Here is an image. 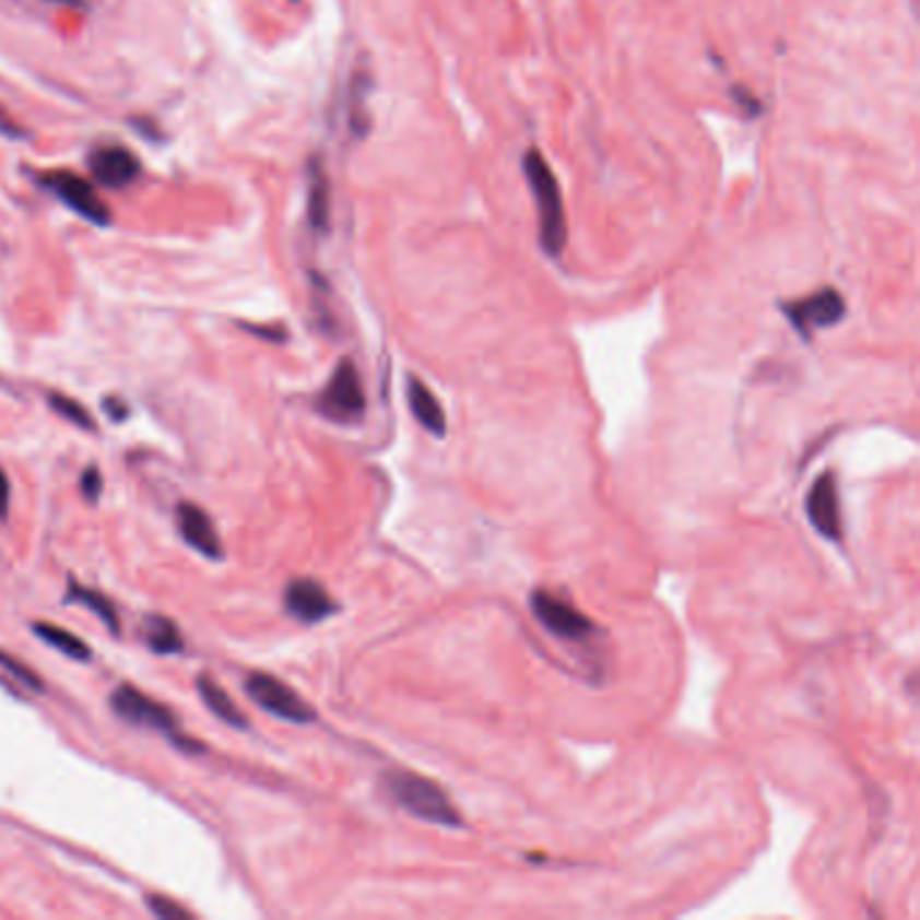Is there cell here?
Instances as JSON below:
<instances>
[{
  "mask_svg": "<svg viewBox=\"0 0 920 920\" xmlns=\"http://www.w3.org/2000/svg\"><path fill=\"white\" fill-rule=\"evenodd\" d=\"M82 488H84V497H87L90 503H97V497H101V488H103L101 470H97V468H87V470H84Z\"/></svg>",
  "mask_w": 920,
  "mask_h": 920,
  "instance_id": "obj_23",
  "label": "cell"
},
{
  "mask_svg": "<svg viewBox=\"0 0 920 920\" xmlns=\"http://www.w3.org/2000/svg\"><path fill=\"white\" fill-rule=\"evenodd\" d=\"M146 905H149V910L160 918H187V912H184L181 907L170 905V901L163 899V896H149Z\"/></svg>",
  "mask_w": 920,
  "mask_h": 920,
  "instance_id": "obj_22",
  "label": "cell"
},
{
  "mask_svg": "<svg viewBox=\"0 0 920 920\" xmlns=\"http://www.w3.org/2000/svg\"><path fill=\"white\" fill-rule=\"evenodd\" d=\"M178 529H181V538L187 540V545H192L205 559L220 562L224 556L222 540L220 534H216L214 521H211L209 514H205L203 508H198V505L184 503L181 508H178Z\"/></svg>",
  "mask_w": 920,
  "mask_h": 920,
  "instance_id": "obj_12",
  "label": "cell"
},
{
  "mask_svg": "<svg viewBox=\"0 0 920 920\" xmlns=\"http://www.w3.org/2000/svg\"><path fill=\"white\" fill-rule=\"evenodd\" d=\"M308 222L319 233L330 227V181L319 160L308 165Z\"/></svg>",
  "mask_w": 920,
  "mask_h": 920,
  "instance_id": "obj_14",
  "label": "cell"
},
{
  "mask_svg": "<svg viewBox=\"0 0 920 920\" xmlns=\"http://www.w3.org/2000/svg\"><path fill=\"white\" fill-rule=\"evenodd\" d=\"M529 608H532L534 618L545 626L554 637L567 642H586L594 635V624L586 618L583 613L575 611L559 597L549 594V591H532L529 594Z\"/></svg>",
  "mask_w": 920,
  "mask_h": 920,
  "instance_id": "obj_5",
  "label": "cell"
},
{
  "mask_svg": "<svg viewBox=\"0 0 920 920\" xmlns=\"http://www.w3.org/2000/svg\"><path fill=\"white\" fill-rule=\"evenodd\" d=\"M351 95H354V101H351V128H354L356 135H365V132H367V106H365L367 82H365V73H356L354 87H351Z\"/></svg>",
  "mask_w": 920,
  "mask_h": 920,
  "instance_id": "obj_20",
  "label": "cell"
},
{
  "mask_svg": "<svg viewBox=\"0 0 920 920\" xmlns=\"http://www.w3.org/2000/svg\"><path fill=\"white\" fill-rule=\"evenodd\" d=\"M111 707L122 721L132 723V727L157 729V732H174L176 727L174 712L165 710L157 701L143 697V694L132 686H119L117 692L111 694Z\"/></svg>",
  "mask_w": 920,
  "mask_h": 920,
  "instance_id": "obj_8",
  "label": "cell"
},
{
  "mask_svg": "<svg viewBox=\"0 0 920 920\" xmlns=\"http://www.w3.org/2000/svg\"><path fill=\"white\" fill-rule=\"evenodd\" d=\"M71 602H82L84 608H90L92 613L97 615V618L106 624V629H111L114 635H119V615L114 611L111 602L106 600L103 594H97V591H90V589H82V586L73 583L71 586V597H68Z\"/></svg>",
  "mask_w": 920,
  "mask_h": 920,
  "instance_id": "obj_18",
  "label": "cell"
},
{
  "mask_svg": "<svg viewBox=\"0 0 920 920\" xmlns=\"http://www.w3.org/2000/svg\"><path fill=\"white\" fill-rule=\"evenodd\" d=\"M524 176L534 200H538L540 246H543L549 257H559L567 244L565 203H562L559 181H556L554 170L549 168V163H545L538 149H529L524 154Z\"/></svg>",
  "mask_w": 920,
  "mask_h": 920,
  "instance_id": "obj_2",
  "label": "cell"
},
{
  "mask_svg": "<svg viewBox=\"0 0 920 920\" xmlns=\"http://www.w3.org/2000/svg\"><path fill=\"white\" fill-rule=\"evenodd\" d=\"M316 408L325 418L335 424H356L365 418V389L354 362L343 359L327 381L325 392L316 400Z\"/></svg>",
  "mask_w": 920,
  "mask_h": 920,
  "instance_id": "obj_3",
  "label": "cell"
},
{
  "mask_svg": "<svg viewBox=\"0 0 920 920\" xmlns=\"http://www.w3.org/2000/svg\"><path fill=\"white\" fill-rule=\"evenodd\" d=\"M804 510H807L810 524L821 538L839 543L842 540V510H839V488L837 475L831 470L821 473L810 486L807 499H804Z\"/></svg>",
  "mask_w": 920,
  "mask_h": 920,
  "instance_id": "obj_7",
  "label": "cell"
},
{
  "mask_svg": "<svg viewBox=\"0 0 920 920\" xmlns=\"http://www.w3.org/2000/svg\"><path fill=\"white\" fill-rule=\"evenodd\" d=\"M408 405H411V413L416 416V422L427 429L435 438H443L446 435V413H443L438 397L433 394V389L424 381H418L416 376L408 378Z\"/></svg>",
  "mask_w": 920,
  "mask_h": 920,
  "instance_id": "obj_13",
  "label": "cell"
},
{
  "mask_svg": "<svg viewBox=\"0 0 920 920\" xmlns=\"http://www.w3.org/2000/svg\"><path fill=\"white\" fill-rule=\"evenodd\" d=\"M384 791L397 807L405 810L413 818L443 826V829H464L457 804L429 778H422L411 769H392L384 775Z\"/></svg>",
  "mask_w": 920,
  "mask_h": 920,
  "instance_id": "obj_1",
  "label": "cell"
},
{
  "mask_svg": "<svg viewBox=\"0 0 920 920\" xmlns=\"http://www.w3.org/2000/svg\"><path fill=\"white\" fill-rule=\"evenodd\" d=\"M9 479L3 475V470H0V521L9 516Z\"/></svg>",
  "mask_w": 920,
  "mask_h": 920,
  "instance_id": "obj_24",
  "label": "cell"
},
{
  "mask_svg": "<svg viewBox=\"0 0 920 920\" xmlns=\"http://www.w3.org/2000/svg\"><path fill=\"white\" fill-rule=\"evenodd\" d=\"M49 402H51V408H55V411L60 413L62 418H68V422L76 424V427L87 429V433H95V422H92L90 413L84 411V408L79 405L76 400H71V397H62V394H51Z\"/></svg>",
  "mask_w": 920,
  "mask_h": 920,
  "instance_id": "obj_19",
  "label": "cell"
},
{
  "mask_svg": "<svg viewBox=\"0 0 920 920\" xmlns=\"http://www.w3.org/2000/svg\"><path fill=\"white\" fill-rule=\"evenodd\" d=\"M0 667H3L5 672H11V675H14L16 681L22 683V686L33 688V692H42V688H44L36 672L27 670L25 664H20V661H16L14 657H9V653H3V651H0Z\"/></svg>",
  "mask_w": 920,
  "mask_h": 920,
  "instance_id": "obj_21",
  "label": "cell"
},
{
  "mask_svg": "<svg viewBox=\"0 0 920 920\" xmlns=\"http://www.w3.org/2000/svg\"><path fill=\"white\" fill-rule=\"evenodd\" d=\"M33 632H36V635L42 637L46 646L57 648V651L66 653V657H71V659H76V661H87L92 657L90 648L84 646V642L79 640L76 635H71V632L60 629V626L36 624V626H33Z\"/></svg>",
  "mask_w": 920,
  "mask_h": 920,
  "instance_id": "obj_17",
  "label": "cell"
},
{
  "mask_svg": "<svg viewBox=\"0 0 920 920\" xmlns=\"http://www.w3.org/2000/svg\"><path fill=\"white\" fill-rule=\"evenodd\" d=\"M143 637H146V646L157 653H178L184 648L181 632L163 615H149L143 621Z\"/></svg>",
  "mask_w": 920,
  "mask_h": 920,
  "instance_id": "obj_16",
  "label": "cell"
},
{
  "mask_svg": "<svg viewBox=\"0 0 920 920\" xmlns=\"http://www.w3.org/2000/svg\"><path fill=\"white\" fill-rule=\"evenodd\" d=\"M90 170L106 187L122 189L141 174V163L125 146H101L90 154Z\"/></svg>",
  "mask_w": 920,
  "mask_h": 920,
  "instance_id": "obj_11",
  "label": "cell"
},
{
  "mask_svg": "<svg viewBox=\"0 0 920 920\" xmlns=\"http://www.w3.org/2000/svg\"><path fill=\"white\" fill-rule=\"evenodd\" d=\"M783 314L793 330L807 341V338H813V332L826 330V327L839 325L845 319V300L837 290L826 286V290L802 297V300L783 303Z\"/></svg>",
  "mask_w": 920,
  "mask_h": 920,
  "instance_id": "obj_6",
  "label": "cell"
},
{
  "mask_svg": "<svg viewBox=\"0 0 920 920\" xmlns=\"http://www.w3.org/2000/svg\"><path fill=\"white\" fill-rule=\"evenodd\" d=\"M49 187L55 189L57 198H60L62 203L68 205V209L76 211L82 220H87L92 224H101V227H103V224L111 222V211H108L106 203L97 198L95 189H92L87 181H82L79 176L57 174V176L49 178Z\"/></svg>",
  "mask_w": 920,
  "mask_h": 920,
  "instance_id": "obj_10",
  "label": "cell"
},
{
  "mask_svg": "<svg viewBox=\"0 0 920 920\" xmlns=\"http://www.w3.org/2000/svg\"><path fill=\"white\" fill-rule=\"evenodd\" d=\"M198 694L203 697L205 707H209L211 712H214L216 718L224 723H229L233 729H246V716L238 710V705H235L233 699H229V694L224 692L220 683L211 681L209 675H200L198 677Z\"/></svg>",
  "mask_w": 920,
  "mask_h": 920,
  "instance_id": "obj_15",
  "label": "cell"
},
{
  "mask_svg": "<svg viewBox=\"0 0 920 920\" xmlns=\"http://www.w3.org/2000/svg\"><path fill=\"white\" fill-rule=\"evenodd\" d=\"M246 694L255 699V705H260L264 712L281 718V721L300 723L303 727V723H310L316 718L314 707L295 688H290L279 677L268 675V672H251L246 677Z\"/></svg>",
  "mask_w": 920,
  "mask_h": 920,
  "instance_id": "obj_4",
  "label": "cell"
},
{
  "mask_svg": "<svg viewBox=\"0 0 920 920\" xmlns=\"http://www.w3.org/2000/svg\"><path fill=\"white\" fill-rule=\"evenodd\" d=\"M284 605L292 618L303 621V624H319V621L330 618L338 611L335 602L330 600L327 589L316 583L314 578H297L286 586Z\"/></svg>",
  "mask_w": 920,
  "mask_h": 920,
  "instance_id": "obj_9",
  "label": "cell"
}]
</instances>
